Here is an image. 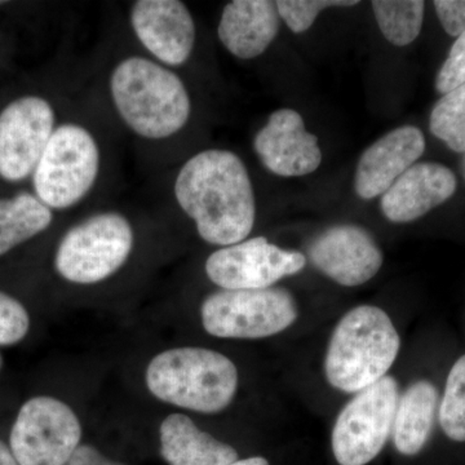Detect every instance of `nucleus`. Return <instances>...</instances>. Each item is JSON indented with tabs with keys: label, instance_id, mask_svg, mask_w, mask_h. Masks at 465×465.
Returning a JSON list of instances; mask_svg holds the SVG:
<instances>
[{
	"label": "nucleus",
	"instance_id": "obj_19",
	"mask_svg": "<svg viewBox=\"0 0 465 465\" xmlns=\"http://www.w3.org/2000/svg\"><path fill=\"white\" fill-rule=\"evenodd\" d=\"M439 403V391L427 381L414 382L400 397L391 433L401 454L414 457L424 449L432 433Z\"/></svg>",
	"mask_w": 465,
	"mask_h": 465
},
{
	"label": "nucleus",
	"instance_id": "obj_6",
	"mask_svg": "<svg viewBox=\"0 0 465 465\" xmlns=\"http://www.w3.org/2000/svg\"><path fill=\"white\" fill-rule=\"evenodd\" d=\"M130 222L118 213L88 217L64 235L54 265L58 274L78 284H94L116 273L134 249Z\"/></svg>",
	"mask_w": 465,
	"mask_h": 465
},
{
	"label": "nucleus",
	"instance_id": "obj_3",
	"mask_svg": "<svg viewBox=\"0 0 465 465\" xmlns=\"http://www.w3.org/2000/svg\"><path fill=\"white\" fill-rule=\"evenodd\" d=\"M401 339L390 316L374 305L349 311L333 330L324 360L327 381L345 393L371 387L387 376Z\"/></svg>",
	"mask_w": 465,
	"mask_h": 465
},
{
	"label": "nucleus",
	"instance_id": "obj_12",
	"mask_svg": "<svg viewBox=\"0 0 465 465\" xmlns=\"http://www.w3.org/2000/svg\"><path fill=\"white\" fill-rule=\"evenodd\" d=\"M318 271L341 286L369 282L382 265V252L374 238L361 226H331L318 234L309 247Z\"/></svg>",
	"mask_w": 465,
	"mask_h": 465
},
{
	"label": "nucleus",
	"instance_id": "obj_16",
	"mask_svg": "<svg viewBox=\"0 0 465 465\" xmlns=\"http://www.w3.org/2000/svg\"><path fill=\"white\" fill-rule=\"evenodd\" d=\"M457 186V176L443 164L415 163L382 194V215L397 224L415 222L449 201Z\"/></svg>",
	"mask_w": 465,
	"mask_h": 465
},
{
	"label": "nucleus",
	"instance_id": "obj_28",
	"mask_svg": "<svg viewBox=\"0 0 465 465\" xmlns=\"http://www.w3.org/2000/svg\"><path fill=\"white\" fill-rule=\"evenodd\" d=\"M66 465H124L104 457L99 450L90 445H81Z\"/></svg>",
	"mask_w": 465,
	"mask_h": 465
},
{
	"label": "nucleus",
	"instance_id": "obj_10",
	"mask_svg": "<svg viewBox=\"0 0 465 465\" xmlns=\"http://www.w3.org/2000/svg\"><path fill=\"white\" fill-rule=\"evenodd\" d=\"M305 265L307 259L302 252L255 237L215 251L204 268L211 282L235 291L269 289L282 278L299 273Z\"/></svg>",
	"mask_w": 465,
	"mask_h": 465
},
{
	"label": "nucleus",
	"instance_id": "obj_4",
	"mask_svg": "<svg viewBox=\"0 0 465 465\" xmlns=\"http://www.w3.org/2000/svg\"><path fill=\"white\" fill-rule=\"evenodd\" d=\"M145 379L150 393L158 400L202 414L223 411L238 388L234 363L206 348L162 351L150 361Z\"/></svg>",
	"mask_w": 465,
	"mask_h": 465
},
{
	"label": "nucleus",
	"instance_id": "obj_13",
	"mask_svg": "<svg viewBox=\"0 0 465 465\" xmlns=\"http://www.w3.org/2000/svg\"><path fill=\"white\" fill-rule=\"evenodd\" d=\"M253 148L266 170L278 176H305L322 163L316 134L308 133L304 119L292 109H280L269 116Z\"/></svg>",
	"mask_w": 465,
	"mask_h": 465
},
{
	"label": "nucleus",
	"instance_id": "obj_2",
	"mask_svg": "<svg viewBox=\"0 0 465 465\" xmlns=\"http://www.w3.org/2000/svg\"><path fill=\"white\" fill-rule=\"evenodd\" d=\"M116 112L139 136L161 140L188 124L191 96L182 79L148 58L134 56L116 65L110 78Z\"/></svg>",
	"mask_w": 465,
	"mask_h": 465
},
{
	"label": "nucleus",
	"instance_id": "obj_23",
	"mask_svg": "<svg viewBox=\"0 0 465 465\" xmlns=\"http://www.w3.org/2000/svg\"><path fill=\"white\" fill-rule=\"evenodd\" d=\"M439 419L450 440L465 442V356L459 358L450 371Z\"/></svg>",
	"mask_w": 465,
	"mask_h": 465
},
{
	"label": "nucleus",
	"instance_id": "obj_21",
	"mask_svg": "<svg viewBox=\"0 0 465 465\" xmlns=\"http://www.w3.org/2000/svg\"><path fill=\"white\" fill-rule=\"evenodd\" d=\"M376 23L388 42L397 47L411 45L421 32L425 3L421 0H375Z\"/></svg>",
	"mask_w": 465,
	"mask_h": 465
},
{
	"label": "nucleus",
	"instance_id": "obj_22",
	"mask_svg": "<svg viewBox=\"0 0 465 465\" xmlns=\"http://www.w3.org/2000/svg\"><path fill=\"white\" fill-rule=\"evenodd\" d=\"M430 133L450 149L465 153V84L443 94L430 113Z\"/></svg>",
	"mask_w": 465,
	"mask_h": 465
},
{
	"label": "nucleus",
	"instance_id": "obj_27",
	"mask_svg": "<svg viewBox=\"0 0 465 465\" xmlns=\"http://www.w3.org/2000/svg\"><path fill=\"white\" fill-rule=\"evenodd\" d=\"M433 5L449 35L458 38L465 32V0H436Z\"/></svg>",
	"mask_w": 465,
	"mask_h": 465
},
{
	"label": "nucleus",
	"instance_id": "obj_9",
	"mask_svg": "<svg viewBox=\"0 0 465 465\" xmlns=\"http://www.w3.org/2000/svg\"><path fill=\"white\" fill-rule=\"evenodd\" d=\"M81 440V423L72 407L54 397H34L18 411L9 450L20 465H66Z\"/></svg>",
	"mask_w": 465,
	"mask_h": 465
},
{
	"label": "nucleus",
	"instance_id": "obj_11",
	"mask_svg": "<svg viewBox=\"0 0 465 465\" xmlns=\"http://www.w3.org/2000/svg\"><path fill=\"white\" fill-rule=\"evenodd\" d=\"M54 130V112L42 97L24 96L0 113V176L21 182L34 173Z\"/></svg>",
	"mask_w": 465,
	"mask_h": 465
},
{
	"label": "nucleus",
	"instance_id": "obj_1",
	"mask_svg": "<svg viewBox=\"0 0 465 465\" xmlns=\"http://www.w3.org/2000/svg\"><path fill=\"white\" fill-rule=\"evenodd\" d=\"M174 197L208 243L232 246L252 232V183L242 159L229 150H204L189 159L177 174Z\"/></svg>",
	"mask_w": 465,
	"mask_h": 465
},
{
	"label": "nucleus",
	"instance_id": "obj_14",
	"mask_svg": "<svg viewBox=\"0 0 465 465\" xmlns=\"http://www.w3.org/2000/svg\"><path fill=\"white\" fill-rule=\"evenodd\" d=\"M131 24L140 43L161 63L180 66L191 57L195 43V24L183 2H134Z\"/></svg>",
	"mask_w": 465,
	"mask_h": 465
},
{
	"label": "nucleus",
	"instance_id": "obj_32",
	"mask_svg": "<svg viewBox=\"0 0 465 465\" xmlns=\"http://www.w3.org/2000/svg\"><path fill=\"white\" fill-rule=\"evenodd\" d=\"M0 366H2V357H0Z\"/></svg>",
	"mask_w": 465,
	"mask_h": 465
},
{
	"label": "nucleus",
	"instance_id": "obj_20",
	"mask_svg": "<svg viewBox=\"0 0 465 465\" xmlns=\"http://www.w3.org/2000/svg\"><path fill=\"white\" fill-rule=\"evenodd\" d=\"M52 220L51 208L30 193L0 200V256L41 234Z\"/></svg>",
	"mask_w": 465,
	"mask_h": 465
},
{
	"label": "nucleus",
	"instance_id": "obj_7",
	"mask_svg": "<svg viewBox=\"0 0 465 465\" xmlns=\"http://www.w3.org/2000/svg\"><path fill=\"white\" fill-rule=\"evenodd\" d=\"M204 330L216 338L262 339L298 320L295 300L283 289L222 290L202 305Z\"/></svg>",
	"mask_w": 465,
	"mask_h": 465
},
{
	"label": "nucleus",
	"instance_id": "obj_26",
	"mask_svg": "<svg viewBox=\"0 0 465 465\" xmlns=\"http://www.w3.org/2000/svg\"><path fill=\"white\" fill-rule=\"evenodd\" d=\"M465 84V32L452 45L449 56L440 66L436 78V90L440 94H449Z\"/></svg>",
	"mask_w": 465,
	"mask_h": 465
},
{
	"label": "nucleus",
	"instance_id": "obj_18",
	"mask_svg": "<svg viewBox=\"0 0 465 465\" xmlns=\"http://www.w3.org/2000/svg\"><path fill=\"white\" fill-rule=\"evenodd\" d=\"M159 433L162 457L170 465H226L238 460L232 446L201 430L189 416H167Z\"/></svg>",
	"mask_w": 465,
	"mask_h": 465
},
{
	"label": "nucleus",
	"instance_id": "obj_30",
	"mask_svg": "<svg viewBox=\"0 0 465 465\" xmlns=\"http://www.w3.org/2000/svg\"><path fill=\"white\" fill-rule=\"evenodd\" d=\"M226 465H269V461L265 458L253 457L249 459H242V460L232 461L231 464Z\"/></svg>",
	"mask_w": 465,
	"mask_h": 465
},
{
	"label": "nucleus",
	"instance_id": "obj_33",
	"mask_svg": "<svg viewBox=\"0 0 465 465\" xmlns=\"http://www.w3.org/2000/svg\"><path fill=\"white\" fill-rule=\"evenodd\" d=\"M3 3H5V2H0V5H3Z\"/></svg>",
	"mask_w": 465,
	"mask_h": 465
},
{
	"label": "nucleus",
	"instance_id": "obj_24",
	"mask_svg": "<svg viewBox=\"0 0 465 465\" xmlns=\"http://www.w3.org/2000/svg\"><path fill=\"white\" fill-rule=\"evenodd\" d=\"M356 5L358 2L354 0H280L275 2L280 17L290 27L291 32L295 34L307 32L323 9L353 7Z\"/></svg>",
	"mask_w": 465,
	"mask_h": 465
},
{
	"label": "nucleus",
	"instance_id": "obj_15",
	"mask_svg": "<svg viewBox=\"0 0 465 465\" xmlns=\"http://www.w3.org/2000/svg\"><path fill=\"white\" fill-rule=\"evenodd\" d=\"M424 152V134L418 127L402 125L391 131L361 155L354 176L357 194L362 200L384 194Z\"/></svg>",
	"mask_w": 465,
	"mask_h": 465
},
{
	"label": "nucleus",
	"instance_id": "obj_25",
	"mask_svg": "<svg viewBox=\"0 0 465 465\" xmlns=\"http://www.w3.org/2000/svg\"><path fill=\"white\" fill-rule=\"evenodd\" d=\"M30 318L20 302L0 291V345L17 344L29 332Z\"/></svg>",
	"mask_w": 465,
	"mask_h": 465
},
{
	"label": "nucleus",
	"instance_id": "obj_8",
	"mask_svg": "<svg viewBox=\"0 0 465 465\" xmlns=\"http://www.w3.org/2000/svg\"><path fill=\"white\" fill-rule=\"evenodd\" d=\"M399 400V382L384 376L349 401L332 430V451L339 464L366 465L381 454L393 430Z\"/></svg>",
	"mask_w": 465,
	"mask_h": 465
},
{
	"label": "nucleus",
	"instance_id": "obj_17",
	"mask_svg": "<svg viewBox=\"0 0 465 465\" xmlns=\"http://www.w3.org/2000/svg\"><path fill=\"white\" fill-rule=\"evenodd\" d=\"M280 14L271 0H234L220 18L217 34L235 57L250 60L268 50L280 32Z\"/></svg>",
	"mask_w": 465,
	"mask_h": 465
},
{
	"label": "nucleus",
	"instance_id": "obj_31",
	"mask_svg": "<svg viewBox=\"0 0 465 465\" xmlns=\"http://www.w3.org/2000/svg\"><path fill=\"white\" fill-rule=\"evenodd\" d=\"M461 173H463V177L465 180V153L463 155V161H461Z\"/></svg>",
	"mask_w": 465,
	"mask_h": 465
},
{
	"label": "nucleus",
	"instance_id": "obj_29",
	"mask_svg": "<svg viewBox=\"0 0 465 465\" xmlns=\"http://www.w3.org/2000/svg\"><path fill=\"white\" fill-rule=\"evenodd\" d=\"M0 465H20L12 454L11 450L0 440Z\"/></svg>",
	"mask_w": 465,
	"mask_h": 465
},
{
	"label": "nucleus",
	"instance_id": "obj_5",
	"mask_svg": "<svg viewBox=\"0 0 465 465\" xmlns=\"http://www.w3.org/2000/svg\"><path fill=\"white\" fill-rule=\"evenodd\" d=\"M99 170L94 137L82 125H60L33 173L36 197L51 210L74 206L94 188Z\"/></svg>",
	"mask_w": 465,
	"mask_h": 465
}]
</instances>
